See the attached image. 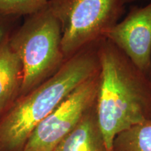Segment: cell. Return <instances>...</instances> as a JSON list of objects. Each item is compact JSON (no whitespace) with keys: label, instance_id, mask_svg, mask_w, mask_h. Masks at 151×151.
<instances>
[{"label":"cell","instance_id":"cell-6","mask_svg":"<svg viewBox=\"0 0 151 151\" xmlns=\"http://www.w3.org/2000/svg\"><path fill=\"white\" fill-rule=\"evenodd\" d=\"M106 39L148 75L151 58V1L145 6H131Z\"/></svg>","mask_w":151,"mask_h":151},{"label":"cell","instance_id":"cell-12","mask_svg":"<svg viewBox=\"0 0 151 151\" xmlns=\"http://www.w3.org/2000/svg\"><path fill=\"white\" fill-rule=\"evenodd\" d=\"M124 2H125L126 4H132V3H134L137 2V1H151V0H124Z\"/></svg>","mask_w":151,"mask_h":151},{"label":"cell","instance_id":"cell-13","mask_svg":"<svg viewBox=\"0 0 151 151\" xmlns=\"http://www.w3.org/2000/svg\"><path fill=\"white\" fill-rule=\"evenodd\" d=\"M148 77L150 79V82H151V58H150V68H149V71H148Z\"/></svg>","mask_w":151,"mask_h":151},{"label":"cell","instance_id":"cell-9","mask_svg":"<svg viewBox=\"0 0 151 151\" xmlns=\"http://www.w3.org/2000/svg\"><path fill=\"white\" fill-rule=\"evenodd\" d=\"M111 151H151V120L120 132L113 139Z\"/></svg>","mask_w":151,"mask_h":151},{"label":"cell","instance_id":"cell-4","mask_svg":"<svg viewBox=\"0 0 151 151\" xmlns=\"http://www.w3.org/2000/svg\"><path fill=\"white\" fill-rule=\"evenodd\" d=\"M48 7L60 22L65 59L107 35L125 11L124 0H50Z\"/></svg>","mask_w":151,"mask_h":151},{"label":"cell","instance_id":"cell-10","mask_svg":"<svg viewBox=\"0 0 151 151\" xmlns=\"http://www.w3.org/2000/svg\"><path fill=\"white\" fill-rule=\"evenodd\" d=\"M50 0H0V15L4 16H27L38 12Z\"/></svg>","mask_w":151,"mask_h":151},{"label":"cell","instance_id":"cell-7","mask_svg":"<svg viewBox=\"0 0 151 151\" xmlns=\"http://www.w3.org/2000/svg\"><path fill=\"white\" fill-rule=\"evenodd\" d=\"M52 151H111L100 127L96 103Z\"/></svg>","mask_w":151,"mask_h":151},{"label":"cell","instance_id":"cell-5","mask_svg":"<svg viewBox=\"0 0 151 151\" xmlns=\"http://www.w3.org/2000/svg\"><path fill=\"white\" fill-rule=\"evenodd\" d=\"M99 71L76 88L36 127L22 151H52L95 104Z\"/></svg>","mask_w":151,"mask_h":151},{"label":"cell","instance_id":"cell-8","mask_svg":"<svg viewBox=\"0 0 151 151\" xmlns=\"http://www.w3.org/2000/svg\"><path fill=\"white\" fill-rule=\"evenodd\" d=\"M9 38L0 45V115L19 97L23 81L21 59L11 47Z\"/></svg>","mask_w":151,"mask_h":151},{"label":"cell","instance_id":"cell-1","mask_svg":"<svg viewBox=\"0 0 151 151\" xmlns=\"http://www.w3.org/2000/svg\"><path fill=\"white\" fill-rule=\"evenodd\" d=\"M99 87L96 109L105 141L111 151L120 132L151 120V82L107 39L99 43Z\"/></svg>","mask_w":151,"mask_h":151},{"label":"cell","instance_id":"cell-11","mask_svg":"<svg viewBox=\"0 0 151 151\" xmlns=\"http://www.w3.org/2000/svg\"><path fill=\"white\" fill-rule=\"evenodd\" d=\"M18 18L16 17L4 16L0 15V45L6 40L11 35V21Z\"/></svg>","mask_w":151,"mask_h":151},{"label":"cell","instance_id":"cell-2","mask_svg":"<svg viewBox=\"0 0 151 151\" xmlns=\"http://www.w3.org/2000/svg\"><path fill=\"white\" fill-rule=\"evenodd\" d=\"M99 41L68 58L52 76L17 98L0 119V148H23L38 124L76 88L99 72Z\"/></svg>","mask_w":151,"mask_h":151},{"label":"cell","instance_id":"cell-3","mask_svg":"<svg viewBox=\"0 0 151 151\" xmlns=\"http://www.w3.org/2000/svg\"><path fill=\"white\" fill-rule=\"evenodd\" d=\"M23 66L20 96L27 94L57 72L65 62L60 22L48 5L27 16L9 38Z\"/></svg>","mask_w":151,"mask_h":151}]
</instances>
